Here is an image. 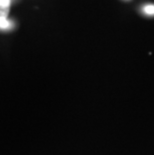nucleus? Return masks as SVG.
I'll list each match as a JSON object with an SVG mask.
<instances>
[{"instance_id": "obj_1", "label": "nucleus", "mask_w": 154, "mask_h": 155, "mask_svg": "<svg viewBox=\"0 0 154 155\" xmlns=\"http://www.w3.org/2000/svg\"><path fill=\"white\" fill-rule=\"evenodd\" d=\"M10 11V0H0V20H6Z\"/></svg>"}, {"instance_id": "obj_2", "label": "nucleus", "mask_w": 154, "mask_h": 155, "mask_svg": "<svg viewBox=\"0 0 154 155\" xmlns=\"http://www.w3.org/2000/svg\"><path fill=\"white\" fill-rule=\"evenodd\" d=\"M144 12L148 15H154V5L153 4H148L146 6H144L143 8Z\"/></svg>"}]
</instances>
